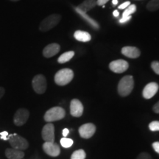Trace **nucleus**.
Returning a JSON list of instances; mask_svg holds the SVG:
<instances>
[{
	"label": "nucleus",
	"instance_id": "nucleus-1",
	"mask_svg": "<svg viewBox=\"0 0 159 159\" xmlns=\"http://www.w3.org/2000/svg\"><path fill=\"white\" fill-rule=\"evenodd\" d=\"M134 87V80L131 75L123 77L118 84V93L121 97H127L132 92Z\"/></svg>",
	"mask_w": 159,
	"mask_h": 159
},
{
	"label": "nucleus",
	"instance_id": "nucleus-2",
	"mask_svg": "<svg viewBox=\"0 0 159 159\" xmlns=\"http://www.w3.org/2000/svg\"><path fill=\"white\" fill-rule=\"evenodd\" d=\"M74 77V72L70 69H62L55 75V82L57 85L63 86L69 84Z\"/></svg>",
	"mask_w": 159,
	"mask_h": 159
},
{
	"label": "nucleus",
	"instance_id": "nucleus-3",
	"mask_svg": "<svg viewBox=\"0 0 159 159\" xmlns=\"http://www.w3.org/2000/svg\"><path fill=\"white\" fill-rule=\"evenodd\" d=\"M66 111L61 107L56 106L49 109L45 113L43 119L47 122H52L61 120L65 117Z\"/></svg>",
	"mask_w": 159,
	"mask_h": 159
},
{
	"label": "nucleus",
	"instance_id": "nucleus-4",
	"mask_svg": "<svg viewBox=\"0 0 159 159\" xmlns=\"http://www.w3.org/2000/svg\"><path fill=\"white\" fill-rule=\"evenodd\" d=\"M61 20V16L52 14L46 17L39 25V30L41 32H47L55 27Z\"/></svg>",
	"mask_w": 159,
	"mask_h": 159
},
{
	"label": "nucleus",
	"instance_id": "nucleus-5",
	"mask_svg": "<svg viewBox=\"0 0 159 159\" xmlns=\"http://www.w3.org/2000/svg\"><path fill=\"white\" fill-rule=\"evenodd\" d=\"M7 141L11 145L12 148L19 150H27L29 147V143L27 141V139L16 134L9 135Z\"/></svg>",
	"mask_w": 159,
	"mask_h": 159
},
{
	"label": "nucleus",
	"instance_id": "nucleus-6",
	"mask_svg": "<svg viewBox=\"0 0 159 159\" xmlns=\"http://www.w3.org/2000/svg\"><path fill=\"white\" fill-rule=\"evenodd\" d=\"M32 85H33V90L37 94H42L47 90V83L46 77L43 75H37L33 77L32 81Z\"/></svg>",
	"mask_w": 159,
	"mask_h": 159
},
{
	"label": "nucleus",
	"instance_id": "nucleus-7",
	"mask_svg": "<svg viewBox=\"0 0 159 159\" xmlns=\"http://www.w3.org/2000/svg\"><path fill=\"white\" fill-rule=\"evenodd\" d=\"M30 116V112L27 109L20 108L16 111L13 116V122L16 126H22L27 122Z\"/></svg>",
	"mask_w": 159,
	"mask_h": 159
},
{
	"label": "nucleus",
	"instance_id": "nucleus-8",
	"mask_svg": "<svg viewBox=\"0 0 159 159\" xmlns=\"http://www.w3.org/2000/svg\"><path fill=\"white\" fill-rule=\"evenodd\" d=\"M109 68L113 72L120 74V73H123L125 71L128 70V69L129 68V64L125 60H116V61H114L110 63Z\"/></svg>",
	"mask_w": 159,
	"mask_h": 159
},
{
	"label": "nucleus",
	"instance_id": "nucleus-9",
	"mask_svg": "<svg viewBox=\"0 0 159 159\" xmlns=\"http://www.w3.org/2000/svg\"><path fill=\"white\" fill-rule=\"evenodd\" d=\"M42 139L45 142H55V127L52 122H48V124L43 126L41 131Z\"/></svg>",
	"mask_w": 159,
	"mask_h": 159
},
{
	"label": "nucleus",
	"instance_id": "nucleus-10",
	"mask_svg": "<svg viewBox=\"0 0 159 159\" xmlns=\"http://www.w3.org/2000/svg\"><path fill=\"white\" fill-rule=\"evenodd\" d=\"M96 132V126L93 123H86L81 125L79 128V134L83 139H90Z\"/></svg>",
	"mask_w": 159,
	"mask_h": 159
},
{
	"label": "nucleus",
	"instance_id": "nucleus-11",
	"mask_svg": "<svg viewBox=\"0 0 159 159\" xmlns=\"http://www.w3.org/2000/svg\"><path fill=\"white\" fill-rule=\"evenodd\" d=\"M43 150L45 153L52 157H57L61 153V148L55 142H45L43 144Z\"/></svg>",
	"mask_w": 159,
	"mask_h": 159
},
{
	"label": "nucleus",
	"instance_id": "nucleus-12",
	"mask_svg": "<svg viewBox=\"0 0 159 159\" xmlns=\"http://www.w3.org/2000/svg\"><path fill=\"white\" fill-rule=\"evenodd\" d=\"M83 105L77 99H73L70 102V114L74 117H80L83 115Z\"/></svg>",
	"mask_w": 159,
	"mask_h": 159
},
{
	"label": "nucleus",
	"instance_id": "nucleus-13",
	"mask_svg": "<svg viewBox=\"0 0 159 159\" xmlns=\"http://www.w3.org/2000/svg\"><path fill=\"white\" fill-rule=\"evenodd\" d=\"M159 89V85L157 83L152 82L148 83L146 86L144 87V90L142 91V95L144 98L149 99L153 97L157 92H158Z\"/></svg>",
	"mask_w": 159,
	"mask_h": 159
},
{
	"label": "nucleus",
	"instance_id": "nucleus-14",
	"mask_svg": "<svg viewBox=\"0 0 159 159\" xmlns=\"http://www.w3.org/2000/svg\"><path fill=\"white\" fill-rule=\"evenodd\" d=\"M60 49H61V46L58 43H50V44L45 47L44 49H43V55L47 58H49V57L57 55L59 52Z\"/></svg>",
	"mask_w": 159,
	"mask_h": 159
},
{
	"label": "nucleus",
	"instance_id": "nucleus-15",
	"mask_svg": "<svg viewBox=\"0 0 159 159\" xmlns=\"http://www.w3.org/2000/svg\"><path fill=\"white\" fill-rule=\"evenodd\" d=\"M122 53L125 56L130 57V58H137L140 56L141 51L135 47H124L122 49Z\"/></svg>",
	"mask_w": 159,
	"mask_h": 159
},
{
	"label": "nucleus",
	"instance_id": "nucleus-16",
	"mask_svg": "<svg viewBox=\"0 0 159 159\" xmlns=\"http://www.w3.org/2000/svg\"><path fill=\"white\" fill-rule=\"evenodd\" d=\"M5 156L8 159H22L25 157V153L22 150L12 148L6 149Z\"/></svg>",
	"mask_w": 159,
	"mask_h": 159
},
{
	"label": "nucleus",
	"instance_id": "nucleus-17",
	"mask_svg": "<svg viewBox=\"0 0 159 159\" xmlns=\"http://www.w3.org/2000/svg\"><path fill=\"white\" fill-rule=\"evenodd\" d=\"M75 11H76L77 13H78V14L81 17L83 18V19L85 20V21L88 22L89 25H90L91 27H93L94 30H99V24L95 20H94L93 19H91V18L89 16H88L86 14V13H85V12H83L82 11H80V10H79L78 8H77V7H74Z\"/></svg>",
	"mask_w": 159,
	"mask_h": 159
},
{
	"label": "nucleus",
	"instance_id": "nucleus-18",
	"mask_svg": "<svg viewBox=\"0 0 159 159\" xmlns=\"http://www.w3.org/2000/svg\"><path fill=\"white\" fill-rule=\"evenodd\" d=\"M97 5L96 0H85L80 5L77 6V8L83 12L87 13V12L93 9Z\"/></svg>",
	"mask_w": 159,
	"mask_h": 159
},
{
	"label": "nucleus",
	"instance_id": "nucleus-19",
	"mask_svg": "<svg viewBox=\"0 0 159 159\" xmlns=\"http://www.w3.org/2000/svg\"><path fill=\"white\" fill-rule=\"evenodd\" d=\"M74 37L77 41H81V42H88L91 39V35L89 33L82 30H77L75 32Z\"/></svg>",
	"mask_w": 159,
	"mask_h": 159
},
{
	"label": "nucleus",
	"instance_id": "nucleus-20",
	"mask_svg": "<svg viewBox=\"0 0 159 159\" xmlns=\"http://www.w3.org/2000/svg\"><path fill=\"white\" fill-rule=\"evenodd\" d=\"M75 55V52L74 51H69L66 52H64L58 57L57 59V62L59 63H65L68 61H70V60L74 57Z\"/></svg>",
	"mask_w": 159,
	"mask_h": 159
},
{
	"label": "nucleus",
	"instance_id": "nucleus-21",
	"mask_svg": "<svg viewBox=\"0 0 159 159\" xmlns=\"http://www.w3.org/2000/svg\"><path fill=\"white\" fill-rule=\"evenodd\" d=\"M147 9L149 11L154 12L159 10V0H151L147 5Z\"/></svg>",
	"mask_w": 159,
	"mask_h": 159
},
{
	"label": "nucleus",
	"instance_id": "nucleus-22",
	"mask_svg": "<svg viewBox=\"0 0 159 159\" xmlns=\"http://www.w3.org/2000/svg\"><path fill=\"white\" fill-rule=\"evenodd\" d=\"M85 156H86L85 152L83 150H82V149H80V150L75 151L71 154V159H85Z\"/></svg>",
	"mask_w": 159,
	"mask_h": 159
},
{
	"label": "nucleus",
	"instance_id": "nucleus-23",
	"mask_svg": "<svg viewBox=\"0 0 159 159\" xmlns=\"http://www.w3.org/2000/svg\"><path fill=\"white\" fill-rule=\"evenodd\" d=\"M136 11V5H130L126 9H125V11H124V13H123V14H122V17L131 16Z\"/></svg>",
	"mask_w": 159,
	"mask_h": 159
},
{
	"label": "nucleus",
	"instance_id": "nucleus-24",
	"mask_svg": "<svg viewBox=\"0 0 159 159\" xmlns=\"http://www.w3.org/2000/svg\"><path fill=\"white\" fill-rule=\"evenodd\" d=\"M73 143H74V142H73L72 139H68L66 137H63L61 139V146L64 148H69L71 146H72Z\"/></svg>",
	"mask_w": 159,
	"mask_h": 159
},
{
	"label": "nucleus",
	"instance_id": "nucleus-25",
	"mask_svg": "<svg viewBox=\"0 0 159 159\" xmlns=\"http://www.w3.org/2000/svg\"><path fill=\"white\" fill-rule=\"evenodd\" d=\"M149 128L151 131H159V121H153L149 125Z\"/></svg>",
	"mask_w": 159,
	"mask_h": 159
},
{
	"label": "nucleus",
	"instance_id": "nucleus-26",
	"mask_svg": "<svg viewBox=\"0 0 159 159\" xmlns=\"http://www.w3.org/2000/svg\"><path fill=\"white\" fill-rule=\"evenodd\" d=\"M151 68L156 74L159 75V61H152V63H151Z\"/></svg>",
	"mask_w": 159,
	"mask_h": 159
},
{
	"label": "nucleus",
	"instance_id": "nucleus-27",
	"mask_svg": "<svg viewBox=\"0 0 159 159\" xmlns=\"http://www.w3.org/2000/svg\"><path fill=\"white\" fill-rule=\"evenodd\" d=\"M136 159H152V157L148 152H142L139 155V156L137 157Z\"/></svg>",
	"mask_w": 159,
	"mask_h": 159
},
{
	"label": "nucleus",
	"instance_id": "nucleus-28",
	"mask_svg": "<svg viewBox=\"0 0 159 159\" xmlns=\"http://www.w3.org/2000/svg\"><path fill=\"white\" fill-rule=\"evenodd\" d=\"M8 133L7 131H2V132L0 133V139H2L4 141H7L8 140Z\"/></svg>",
	"mask_w": 159,
	"mask_h": 159
},
{
	"label": "nucleus",
	"instance_id": "nucleus-29",
	"mask_svg": "<svg viewBox=\"0 0 159 159\" xmlns=\"http://www.w3.org/2000/svg\"><path fill=\"white\" fill-rule=\"evenodd\" d=\"M131 18H132V16H128L122 17V19L119 20V23L124 24V23L128 22V21H129L131 19Z\"/></svg>",
	"mask_w": 159,
	"mask_h": 159
},
{
	"label": "nucleus",
	"instance_id": "nucleus-30",
	"mask_svg": "<svg viewBox=\"0 0 159 159\" xmlns=\"http://www.w3.org/2000/svg\"><path fill=\"white\" fill-rule=\"evenodd\" d=\"M152 148L156 151L157 153L159 154V142H156L152 143Z\"/></svg>",
	"mask_w": 159,
	"mask_h": 159
},
{
	"label": "nucleus",
	"instance_id": "nucleus-31",
	"mask_svg": "<svg viewBox=\"0 0 159 159\" xmlns=\"http://www.w3.org/2000/svg\"><path fill=\"white\" fill-rule=\"evenodd\" d=\"M130 5V2H125L122 3V5H120L119 6V9H120V10L125 9V8H127V7H128Z\"/></svg>",
	"mask_w": 159,
	"mask_h": 159
},
{
	"label": "nucleus",
	"instance_id": "nucleus-32",
	"mask_svg": "<svg viewBox=\"0 0 159 159\" xmlns=\"http://www.w3.org/2000/svg\"><path fill=\"white\" fill-rule=\"evenodd\" d=\"M109 0H97V5L98 6H103L106 4Z\"/></svg>",
	"mask_w": 159,
	"mask_h": 159
},
{
	"label": "nucleus",
	"instance_id": "nucleus-33",
	"mask_svg": "<svg viewBox=\"0 0 159 159\" xmlns=\"http://www.w3.org/2000/svg\"><path fill=\"white\" fill-rule=\"evenodd\" d=\"M152 110H153L154 112L156 113V114H159V101L154 105Z\"/></svg>",
	"mask_w": 159,
	"mask_h": 159
},
{
	"label": "nucleus",
	"instance_id": "nucleus-34",
	"mask_svg": "<svg viewBox=\"0 0 159 159\" xmlns=\"http://www.w3.org/2000/svg\"><path fill=\"white\" fill-rule=\"evenodd\" d=\"M69 133V129H67V128H64V129H63V132H62L63 137H66L67 136H68Z\"/></svg>",
	"mask_w": 159,
	"mask_h": 159
},
{
	"label": "nucleus",
	"instance_id": "nucleus-35",
	"mask_svg": "<svg viewBox=\"0 0 159 159\" xmlns=\"http://www.w3.org/2000/svg\"><path fill=\"white\" fill-rule=\"evenodd\" d=\"M5 93V89H4L3 87H0V99H1L2 97L4 96Z\"/></svg>",
	"mask_w": 159,
	"mask_h": 159
},
{
	"label": "nucleus",
	"instance_id": "nucleus-36",
	"mask_svg": "<svg viewBox=\"0 0 159 159\" xmlns=\"http://www.w3.org/2000/svg\"><path fill=\"white\" fill-rule=\"evenodd\" d=\"M113 14H114V16L115 17H118L119 16V11H117L116 10V11H114V13H113Z\"/></svg>",
	"mask_w": 159,
	"mask_h": 159
},
{
	"label": "nucleus",
	"instance_id": "nucleus-37",
	"mask_svg": "<svg viewBox=\"0 0 159 159\" xmlns=\"http://www.w3.org/2000/svg\"><path fill=\"white\" fill-rule=\"evenodd\" d=\"M112 3H113V5H114V6L116 5L117 3H118V0H113Z\"/></svg>",
	"mask_w": 159,
	"mask_h": 159
},
{
	"label": "nucleus",
	"instance_id": "nucleus-38",
	"mask_svg": "<svg viewBox=\"0 0 159 159\" xmlns=\"http://www.w3.org/2000/svg\"><path fill=\"white\" fill-rule=\"evenodd\" d=\"M10 1H12V2H18V1H20V0H10Z\"/></svg>",
	"mask_w": 159,
	"mask_h": 159
}]
</instances>
